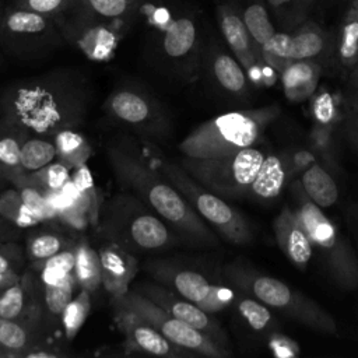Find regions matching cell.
<instances>
[{"label":"cell","instance_id":"obj_1","mask_svg":"<svg viewBox=\"0 0 358 358\" xmlns=\"http://www.w3.org/2000/svg\"><path fill=\"white\" fill-rule=\"evenodd\" d=\"M95 101L90 74L78 67H57L15 80L0 91V116L29 136L52 138L64 129L85 124Z\"/></svg>","mask_w":358,"mask_h":358},{"label":"cell","instance_id":"obj_2","mask_svg":"<svg viewBox=\"0 0 358 358\" xmlns=\"http://www.w3.org/2000/svg\"><path fill=\"white\" fill-rule=\"evenodd\" d=\"M109 166L123 190L138 197L186 243L217 248L218 238L158 166L151 165L136 141L119 136L105 144Z\"/></svg>","mask_w":358,"mask_h":358},{"label":"cell","instance_id":"obj_3","mask_svg":"<svg viewBox=\"0 0 358 358\" xmlns=\"http://www.w3.org/2000/svg\"><path fill=\"white\" fill-rule=\"evenodd\" d=\"M95 229L103 241L134 255L165 250L182 241L157 213L126 190L102 203Z\"/></svg>","mask_w":358,"mask_h":358},{"label":"cell","instance_id":"obj_4","mask_svg":"<svg viewBox=\"0 0 358 358\" xmlns=\"http://www.w3.org/2000/svg\"><path fill=\"white\" fill-rule=\"evenodd\" d=\"M292 208L298 214L313 249L329 280L343 291L358 289V256L334 221L326 215L302 190L299 180L291 186Z\"/></svg>","mask_w":358,"mask_h":358},{"label":"cell","instance_id":"obj_5","mask_svg":"<svg viewBox=\"0 0 358 358\" xmlns=\"http://www.w3.org/2000/svg\"><path fill=\"white\" fill-rule=\"evenodd\" d=\"M221 274L228 285L256 298L271 310L316 331L337 333L334 317L320 303L291 288L287 282L262 274L239 260L225 264Z\"/></svg>","mask_w":358,"mask_h":358},{"label":"cell","instance_id":"obj_6","mask_svg":"<svg viewBox=\"0 0 358 358\" xmlns=\"http://www.w3.org/2000/svg\"><path fill=\"white\" fill-rule=\"evenodd\" d=\"M278 115L277 105L227 112L194 127L179 151L186 158H210L256 145Z\"/></svg>","mask_w":358,"mask_h":358},{"label":"cell","instance_id":"obj_7","mask_svg":"<svg viewBox=\"0 0 358 358\" xmlns=\"http://www.w3.org/2000/svg\"><path fill=\"white\" fill-rule=\"evenodd\" d=\"M66 39L57 21L15 4L4 6L0 20V48L6 59L38 62L57 52Z\"/></svg>","mask_w":358,"mask_h":358},{"label":"cell","instance_id":"obj_8","mask_svg":"<svg viewBox=\"0 0 358 358\" xmlns=\"http://www.w3.org/2000/svg\"><path fill=\"white\" fill-rule=\"evenodd\" d=\"M108 122L124 133L148 143H161L171 134V122L162 103L134 83L116 85L103 102Z\"/></svg>","mask_w":358,"mask_h":358},{"label":"cell","instance_id":"obj_9","mask_svg":"<svg viewBox=\"0 0 358 358\" xmlns=\"http://www.w3.org/2000/svg\"><path fill=\"white\" fill-rule=\"evenodd\" d=\"M158 168L183 194L199 217L208 227H213L227 242L238 246L253 242L255 232L250 222L241 211L232 207L227 199L201 186L179 164L159 159Z\"/></svg>","mask_w":358,"mask_h":358},{"label":"cell","instance_id":"obj_10","mask_svg":"<svg viewBox=\"0 0 358 358\" xmlns=\"http://www.w3.org/2000/svg\"><path fill=\"white\" fill-rule=\"evenodd\" d=\"M266 157L255 145L210 158L182 159L183 169L201 186L231 200L246 199L248 190Z\"/></svg>","mask_w":358,"mask_h":358},{"label":"cell","instance_id":"obj_11","mask_svg":"<svg viewBox=\"0 0 358 358\" xmlns=\"http://www.w3.org/2000/svg\"><path fill=\"white\" fill-rule=\"evenodd\" d=\"M110 302L113 308L133 312L134 315L150 323L152 327H155L171 343L187 351H192L196 355H203L208 358H225L229 355L228 348H224L200 330L173 317L159 305L141 295L140 292L134 291L133 288H130L126 294L120 296L110 298Z\"/></svg>","mask_w":358,"mask_h":358},{"label":"cell","instance_id":"obj_12","mask_svg":"<svg viewBox=\"0 0 358 358\" xmlns=\"http://www.w3.org/2000/svg\"><path fill=\"white\" fill-rule=\"evenodd\" d=\"M144 270L155 282L172 289L211 315L220 313L234 305L235 288L215 284L203 273L180 266L176 262L164 259L148 260L144 264Z\"/></svg>","mask_w":358,"mask_h":358},{"label":"cell","instance_id":"obj_13","mask_svg":"<svg viewBox=\"0 0 358 358\" xmlns=\"http://www.w3.org/2000/svg\"><path fill=\"white\" fill-rule=\"evenodd\" d=\"M158 60L171 73L189 78L201 67V36L196 15L169 20L157 42Z\"/></svg>","mask_w":358,"mask_h":358},{"label":"cell","instance_id":"obj_14","mask_svg":"<svg viewBox=\"0 0 358 358\" xmlns=\"http://www.w3.org/2000/svg\"><path fill=\"white\" fill-rule=\"evenodd\" d=\"M215 14L224 41L249 81L270 85L275 80V71L262 60L260 50L239 14L227 0H215Z\"/></svg>","mask_w":358,"mask_h":358},{"label":"cell","instance_id":"obj_15","mask_svg":"<svg viewBox=\"0 0 358 358\" xmlns=\"http://www.w3.org/2000/svg\"><path fill=\"white\" fill-rule=\"evenodd\" d=\"M66 43L73 45L91 60H106L112 56L126 21H102L63 13L56 18Z\"/></svg>","mask_w":358,"mask_h":358},{"label":"cell","instance_id":"obj_16","mask_svg":"<svg viewBox=\"0 0 358 358\" xmlns=\"http://www.w3.org/2000/svg\"><path fill=\"white\" fill-rule=\"evenodd\" d=\"M134 291L140 292L141 295L147 296L173 317L179 319L180 322L200 330L201 333L211 337L224 348H228V338L225 331L220 326V323L213 317L211 313L206 312L196 303L185 299L183 296L178 295L172 289L158 284V282H140L133 287Z\"/></svg>","mask_w":358,"mask_h":358},{"label":"cell","instance_id":"obj_17","mask_svg":"<svg viewBox=\"0 0 358 358\" xmlns=\"http://www.w3.org/2000/svg\"><path fill=\"white\" fill-rule=\"evenodd\" d=\"M117 327L124 336L127 352H138L164 358L194 357L196 354L175 345L164 337L155 327L134 315L133 312L113 308Z\"/></svg>","mask_w":358,"mask_h":358},{"label":"cell","instance_id":"obj_18","mask_svg":"<svg viewBox=\"0 0 358 358\" xmlns=\"http://www.w3.org/2000/svg\"><path fill=\"white\" fill-rule=\"evenodd\" d=\"M206 66L207 74L213 84L224 94L235 98H243L249 95V78L231 52L215 41L203 50L201 66Z\"/></svg>","mask_w":358,"mask_h":358},{"label":"cell","instance_id":"obj_19","mask_svg":"<svg viewBox=\"0 0 358 358\" xmlns=\"http://www.w3.org/2000/svg\"><path fill=\"white\" fill-rule=\"evenodd\" d=\"M274 239L287 257L296 268L305 270L313 259L310 239L292 206H284L273 221Z\"/></svg>","mask_w":358,"mask_h":358},{"label":"cell","instance_id":"obj_20","mask_svg":"<svg viewBox=\"0 0 358 358\" xmlns=\"http://www.w3.org/2000/svg\"><path fill=\"white\" fill-rule=\"evenodd\" d=\"M0 317L45 323L41 303V284L29 267L25 268L15 284L0 295Z\"/></svg>","mask_w":358,"mask_h":358},{"label":"cell","instance_id":"obj_21","mask_svg":"<svg viewBox=\"0 0 358 358\" xmlns=\"http://www.w3.org/2000/svg\"><path fill=\"white\" fill-rule=\"evenodd\" d=\"M98 253L101 260V280L105 291L110 298L126 294L138 271V262L134 253L108 241H103L98 248Z\"/></svg>","mask_w":358,"mask_h":358},{"label":"cell","instance_id":"obj_22","mask_svg":"<svg viewBox=\"0 0 358 358\" xmlns=\"http://www.w3.org/2000/svg\"><path fill=\"white\" fill-rule=\"evenodd\" d=\"M289 32L292 62L316 60L323 63L334 55L336 35L316 21L306 18Z\"/></svg>","mask_w":358,"mask_h":358},{"label":"cell","instance_id":"obj_23","mask_svg":"<svg viewBox=\"0 0 358 358\" xmlns=\"http://www.w3.org/2000/svg\"><path fill=\"white\" fill-rule=\"evenodd\" d=\"M292 164L289 157L280 154H266L249 190L246 199L255 201H270L277 199L284 190Z\"/></svg>","mask_w":358,"mask_h":358},{"label":"cell","instance_id":"obj_24","mask_svg":"<svg viewBox=\"0 0 358 358\" xmlns=\"http://www.w3.org/2000/svg\"><path fill=\"white\" fill-rule=\"evenodd\" d=\"M46 331L43 322L0 317V350L11 358H22L28 348L48 338Z\"/></svg>","mask_w":358,"mask_h":358},{"label":"cell","instance_id":"obj_25","mask_svg":"<svg viewBox=\"0 0 358 358\" xmlns=\"http://www.w3.org/2000/svg\"><path fill=\"white\" fill-rule=\"evenodd\" d=\"M323 63L316 60H294L280 73L285 96L292 102H302L317 90Z\"/></svg>","mask_w":358,"mask_h":358},{"label":"cell","instance_id":"obj_26","mask_svg":"<svg viewBox=\"0 0 358 358\" xmlns=\"http://www.w3.org/2000/svg\"><path fill=\"white\" fill-rule=\"evenodd\" d=\"M299 185L305 194L320 208H330L338 201V186L330 171L319 161H313L303 171Z\"/></svg>","mask_w":358,"mask_h":358},{"label":"cell","instance_id":"obj_27","mask_svg":"<svg viewBox=\"0 0 358 358\" xmlns=\"http://www.w3.org/2000/svg\"><path fill=\"white\" fill-rule=\"evenodd\" d=\"M29 134L17 123L0 116V179L10 182L20 173V155Z\"/></svg>","mask_w":358,"mask_h":358},{"label":"cell","instance_id":"obj_28","mask_svg":"<svg viewBox=\"0 0 358 358\" xmlns=\"http://www.w3.org/2000/svg\"><path fill=\"white\" fill-rule=\"evenodd\" d=\"M78 288L95 294L102 287L101 260L98 249H95L87 238H80L74 243V270Z\"/></svg>","mask_w":358,"mask_h":358},{"label":"cell","instance_id":"obj_29","mask_svg":"<svg viewBox=\"0 0 358 358\" xmlns=\"http://www.w3.org/2000/svg\"><path fill=\"white\" fill-rule=\"evenodd\" d=\"M239 14L259 50L277 31L263 0H227Z\"/></svg>","mask_w":358,"mask_h":358},{"label":"cell","instance_id":"obj_30","mask_svg":"<svg viewBox=\"0 0 358 358\" xmlns=\"http://www.w3.org/2000/svg\"><path fill=\"white\" fill-rule=\"evenodd\" d=\"M334 56L340 66L352 69L358 64V0H352L336 35Z\"/></svg>","mask_w":358,"mask_h":358},{"label":"cell","instance_id":"obj_31","mask_svg":"<svg viewBox=\"0 0 358 358\" xmlns=\"http://www.w3.org/2000/svg\"><path fill=\"white\" fill-rule=\"evenodd\" d=\"M134 7L129 0H73L64 13L102 21L127 22L133 15Z\"/></svg>","mask_w":358,"mask_h":358},{"label":"cell","instance_id":"obj_32","mask_svg":"<svg viewBox=\"0 0 358 358\" xmlns=\"http://www.w3.org/2000/svg\"><path fill=\"white\" fill-rule=\"evenodd\" d=\"M41 284V303L43 320L48 331L60 324V316L66 305L74 296V289L78 288L74 274L59 284Z\"/></svg>","mask_w":358,"mask_h":358},{"label":"cell","instance_id":"obj_33","mask_svg":"<svg viewBox=\"0 0 358 358\" xmlns=\"http://www.w3.org/2000/svg\"><path fill=\"white\" fill-rule=\"evenodd\" d=\"M56 145V159L67 166L77 168L88 162L92 155V147L87 137L78 129H64L53 137Z\"/></svg>","mask_w":358,"mask_h":358},{"label":"cell","instance_id":"obj_34","mask_svg":"<svg viewBox=\"0 0 358 358\" xmlns=\"http://www.w3.org/2000/svg\"><path fill=\"white\" fill-rule=\"evenodd\" d=\"M71 168L63 164L62 161L56 159L50 164L42 166L41 169L31 172V173H18L10 179V183L14 182H24L38 187L45 194L55 193L62 190V187L70 179Z\"/></svg>","mask_w":358,"mask_h":358},{"label":"cell","instance_id":"obj_35","mask_svg":"<svg viewBox=\"0 0 358 358\" xmlns=\"http://www.w3.org/2000/svg\"><path fill=\"white\" fill-rule=\"evenodd\" d=\"M76 241L71 238L57 232V231H39L34 232L27 238L25 242V256L29 263L35 262H42L46 260L48 257L73 248Z\"/></svg>","mask_w":358,"mask_h":358},{"label":"cell","instance_id":"obj_36","mask_svg":"<svg viewBox=\"0 0 358 358\" xmlns=\"http://www.w3.org/2000/svg\"><path fill=\"white\" fill-rule=\"evenodd\" d=\"M71 182L74 183V187H76L78 204L87 213V215L90 218V224L96 228L99 214H101V207H102L103 201L101 200V196L94 185L92 175H91L87 164L73 168Z\"/></svg>","mask_w":358,"mask_h":358},{"label":"cell","instance_id":"obj_37","mask_svg":"<svg viewBox=\"0 0 358 358\" xmlns=\"http://www.w3.org/2000/svg\"><path fill=\"white\" fill-rule=\"evenodd\" d=\"M56 159V145L53 138L28 136L22 144L20 155V173H31Z\"/></svg>","mask_w":358,"mask_h":358},{"label":"cell","instance_id":"obj_38","mask_svg":"<svg viewBox=\"0 0 358 358\" xmlns=\"http://www.w3.org/2000/svg\"><path fill=\"white\" fill-rule=\"evenodd\" d=\"M236 313L256 331L274 330V317L271 309L256 298L236 289L234 305Z\"/></svg>","mask_w":358,"mask_h":358},{"label":"cell","instance_id":"obj_39","mask_svg":"<svg viewBox=\"0 0 358 358\" xmlns=\"http://www.w3.org/2000/svg\"><path fill=\"white\" fill-rule=\"evenodd\" d=\"M78 294L71 298V301L66 305L60 316V326L63 329L64 338L71 341L76 338L83 324L85 323L90 312H91V292L87 289L78 288Z\"/></svg>","mask_w":358,"mask_h":358},{"label":"cell","instance_id":"obj_40","mask_svg":"<svg viewBox=\"0 0 358 358\" xmlns=\"http://www.w3.org/2000/svg\"><path fill=\"white\" fill-rule=\"evenodd\" d=\"M0 215L22 229L42 224L36 215L24 204L18 190L14 186L0 192Z\"/></svg>","mask_w":358,"mask_h":358},{"label":"cell","instance_id":"obj_41","mask_svg":"<svg viewBox=\"0 0 358 358\" xmlns=\"http://www.w3.org/2000/svg\"><path fill=\"white\" fill-rule=\"evenodd\" d=\"M260 56L267 66L280 74L284 67L292 62L291 32L277 29L260 48Z\"/></svg>","mask_w":358,"mask_h":358},{"label":"cell","instance_id":"obj_42","mask_svg":"<svg viewBox=\"0 0 358 358\" xmlns=\"http://www.w3.org/2000/svg\"><path fill=\"white\" fill-rule=\"evenodd\" d=\"M274 27L278 31H292L303 20L309 18L299 0H263Z\"/></svg>","mask_w":358,"mask_h":358},{"label":"cell","instance_id":"obj_43","mask_svg":"<svg viewBox=\"0 0 358 358\" xmlns=\"http://www.w3.org/2000/svg\"><path fill=\"white\" fill-rule=\"evenodd\" d=\"M11 185L18 190L24 204L36 215V218L41 222L57 220L56 213L50 207V204L46 199V194L43 192H41L38 187H35L29 183H24V182H14Z\"/></svg>","mask_w":358,"mask_h":358},{"label":"cell","instance_id":"obj_44","mask_svg":"<svg viewBox=\"0 0 358 358\" xmlns=\"http://www.w3.org/2000/svg\"><path fill=\"white\" fill-rule=\"evenodd\" d=\"M25 249L18 242H0V273L25 271Z\"/></svg>","mask_w":358,"mask_h":358},{"label":"cell","instance_id":"obj_45","mask_svg":"<svg viewBox=\"0 0 358 358\" xmlns=\"http://www.w3.org/2000/svg\"><path fill=\"white\" fill-rule=\"evenodd\" d=\"M34 271H50L55 274H73L74 270V246L64 249L46 260L31 263Z\"/></svg>","mask_w":358,"mask_h":358},{"label":"cell","instance_id":"obj_46","mask_svg":"<svg viewBox=\"0 0 358 358\" xmlns=\"http://www.w3.org/2000/svg\"><path fill=\"white\" fill-rule=\"evenodd\" d=\"M312 109H313V116H315L316 124L319 127L330 130V127L336 119V105H334L331 95L326 91L317 92L315 95Z\"/></svg>","mask_w":358,"mask_h":358},{"label":"cell","instance_id":"obj_47","mask_svg":"<svg viewBox=\"0 0 358 358\" xmlns=\"http://www.w3.org/2000/svg\"><path fill=\"white\" fill-rule=\"evenodd\" d=\"M71 1L73 0H11V4L49 15L56 20L69 8Z\"/></svg>","mask_w":358,"mask_h":358},{"label":"cell","instance_id":"obj_48","mask_svg":"<svg viewBox=\"0 0 358 358\" xmlns=\"http://www.w3.org/2000/svg\"><path fill=\"white\" fill-rule=\"evenodd\" d=\"M67 352L62 350L57 344L49 341V338H43L42 341L36 343L31 348H28L24 354L22 358H59V357H66Z\"/></svg>","mask_w":358,"mask_h":358},{"label":"cell","instance_id":"obj_49","mask_svg":"<svg viewBox=\"0 0 358 358\" xmlns=\"http://www.w3.org/2000/svg\"><path fill=\"white\" fill-rule=\"evenodd\" d=\"M24 229L0 215V242H18Z\"/></svg>","mask_w":358,"mask_h":358},{"label":"cell","instance_id":"obj_50","mask_svg":"<svg viewBox=\"0 0 358 358\" xmlns=\"http://www.w3.org/2000/svg\"><path fill=\"white\" fill-rule=\"evenodd\" d=\"M347 102L350 105V110H358V64L352 67L347 91Z\"/></svg>","mask_w":358,"mask_h":358},{"label":"cell","instance_id":"obj_51","mask_svg":"<svg viewBox=\"0 0 358 358\" xmlns=\"http://www.w3.org/2000/svg\"><path fill=\"white\" fill-rule=\"evenodd\" d=\"M345 134L348 141L358 148V110H350L345 122Z\"/></svg>","mask_w":358,"mask_h":358},{"label":"cell","instance_id":"obj_52","mask_svg":"<svg viewBox=\"0 0 358 358\" xmlns=\"http://www.w3.org/2000/svg\"><path fill=\"white\" fill-rule=\"evenodd\" d=\"M347 220H348V227L352 232V238H354V242H355V252H357V256H358V201H355L354 204L350 206L348 208V213H347Z\"/></svg>","mask_w":358,"mask_h":358},{"label":"cell","instance_id":"obj_53","mask_svg":"<svg viewBox=\"0 0 358 358\" xmlns=\"http://www.w3.org/2000/svg\"><path fill=\"white\" fill-rule=\"evenodd\" d=\"M299 1H301V4H302L303 10L306 11L308 17H309V14H310L312 11H317V10L323 8V7H327V6H330L334 0H299Z\"/></svg>","mask_w":358,"mask_h":358},{"label":"cell","instance_id":"obj_54","mask_svg":"<svg viewBox=\"0 0 358 358\" xmlns=\"http://www.w3.org/2000/svg\"><path fill=\"white\" fill-rule=\"evenodd\" d=\"M21 278V274L17 273H0V295L13 284Z\"/></svg>","mask_w":358,"mask_h":358},{"label":"cell","instance_id":"obj_55","mask_svg":"<svg viewBox=\"0 0 358 358\" xmlns=\"http://www.w3.org/2000/svg\"><path fill=\"white\" fill-rule=\"evenodd\" d=\"M3 10H4V6H3V1L0 0V20H1ZM4 60H6V57H4L3 52H1V48H0V70H1V69H3V66H4Z\"/></svg>","mask_w":358,"mask_h":358},{"label":"cell","instance_id":"obj_56","mask_svg":"<svg viewBox=\"0 0 358 358\" xmlns=\"http://www.w3.org/2000/svg\"><path fill=\"white\" fill-rule=\"evenodd\" d=\"M0 358H11L6 351H3V350H0Z\"/></svg>","mask_w":358,"mask_h":358},{"label":"cell","instance_id":"obj_57","mask_svg":"<svg viewBox=\"0 0 358 358\" xmlns=\"http://www.w3.org/2000/svg\"><path fill=\"white\" fill-rule=\"evenodd\" d=\"M129 1H130V3H133V4H134V6H136V4H137V3H138V1H140V0H129Z\"/></svg>","mask_w":358,"mask_h":358}]
</instances>
